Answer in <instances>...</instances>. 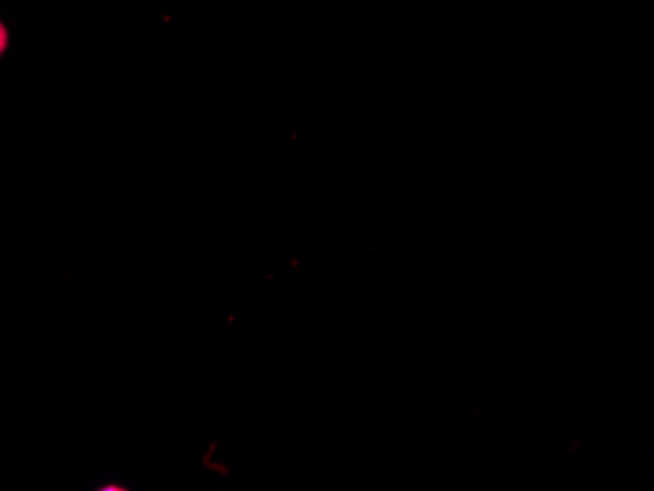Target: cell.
<instances>
[{"instance_id": "cell-1", "label": "cell", "mask_w": 654, "mask_h": 491, "mask_svg": "<svg viewBox=\"0 0 654 491\" xmlns=\"http://www.w3.org/2000/svg\"><path fill=\"white\" fill-rule=\"evenodd\" d=\"M10 35L9 28L4 25V22H0V58L9 50Z\"/></svg>"}, {"instance_id": "cell-2", "label": "cell", "mask_w": 654, "mask_h": 491, "mask_svg": "<svg viewBox=\"0 0 654 491\" xmlns=\"http://www.w3.org/2000/svg\"><path fill=\"white\" fill-rule=\"evenodd\" d=\"M101 490H124L122 485H106V488H101Z\"/></svg>"}]
</instances>
